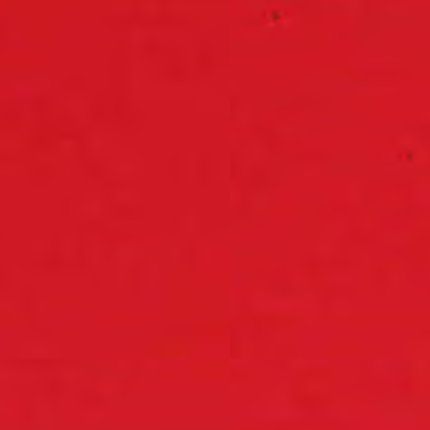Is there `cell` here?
Wrapping results in <instances>:
<instances>
[{
  "instance_id": "277c9868",
  "label": "cell",
  "mask_w": 430,
  "mask_h": 430,
  "mask_svg": "<svg viewBox=\"0 0 430 430\" xmlns=\"http://www.w3.org/2000/svg\"><path fill=\"white\" fill-rule=\"evenodd\" d=\"M77 398H79V402H83L86 405H103L104 403V400L101 398V395L94 393L93 390H83V392H79Z\"/></svg>"
},
{
  "instance_id": "9c48e42d",
  "label": "cell",
  "mask_w": 430,
  "mask_h": 430,
  "mask_svg": "<svg viewBox=\"0 0 430 430\" xmlns=\"http://www.w3.org/2000/svg\"><path fill=\"white\" fill-rule=\"evenodd\" d=\"M194 254H195V244L194 242H187L185 244V251H183V261H185L187 265L194 264Z\"/></svg>"
},
{
  "instance_id": "30bf717a",
  "label": "cell",
  "mask_w": 430,
  "mask_h": 430,
  "mask_svg": "<svg viewBox=\"0 0 430 430\" xmlns=\"http://www.w3.org/2000/svg\"><path fill=\"white\" fill-rule=\"evenodd\" d=\"M170 77H175V79H183L185 77V72L180 69V66H171V69L168 71Z\"/></svg>"
},
{
  "instance_id": "8fae6325",
  "label": "cell",
  "mask_w": 430,
  "mask_h": 430,
  "mask_svg": "<svg viewBox=\"0 0 430 430\" xmlns=\"http://www.w3.org/2000/svg\"><path fill=\"white\" fill-rule=\"evenodd\" d=\"M61 210H63V214H64V217H69L71 215V210H69V198H64L63 202H61Z\"/></svg>"
},
{
  "instance_id": "7c38bea8",
  "label": "cell",
  "mask_w": 430,
  "mask_h": 430,
  "mask_svg": "<svg viewBox=\"0 0 430 430\" xmlns=\"http://www.w3.org/2000/svg\"><path fill=\"white\" fill-rule=\"evenodd\" d=\"M145 51L148 52L150 56H155L158 52V47H157V44H155V42H150V46H146Z\"/></svg>"
},
{
  "instance_id": "3957f363",
  "label": "cell",
  "mask_w": 430,
  "mask_h": 430,
  "mask_svg": "<svg viewBox=\"0 0 430 430\" xmlns=\"http://www.w3.org/2000/svg\"><path fill=\"white\" fill-rule=\"evenodd\" d=\"M197 67H198V72H208L212 67V49L208 44H203L198 49V54H197Z\"/></svg>"
},
{
  "instance_id": "6da1fadb",
  "label": "cell",
  "mask_w": 430,
  "mask_h": 430,
  "mask_svg": "<svg viewBox=\"0 0 430 430\" xmlns=\"http://www.w3.org/2000/svg\"><path fill=\"white\" fill-rule=\"evenodd\" d=\"M210 158H208V153L203 151L200 155V170H198V182H200V188H208L210 187Z\"/></svg>"
},
{
  "instance_id": "ba28073f",
  "label": "cell",
  "mask_w": 430,
  "mask_h": 430,
  "mask_svg": "<svg viewBox=\"0 0 430 430\" xmlns=\"http://www.w3.org/2000/svg\"><path fill=\"white\" fill-rule=\"evenodd\" d=\"M32 109L37 114H44L49 109V99L47 98H37V99L32 103Z\"/></svg>"
},
{
  "instance_id": "7a4b0ae2",
  "label": "cell",
  "mask_w": 430,
  "mask_h": 430,
  "mask_svg": "<svg viewBox=\"0 0 430 430\" xmlns=\"http://www.w3.org/2000/svg\"><path fill=\"white\" fill-rule=\"evenodd\" d=\"M44 390H46V393L52 402H59L66 392V387L59 378H49L46 385H44Z\"/></svg>"
},
{
  "instance_id": "5b68a950",
  "label": "cell",
  "mask_w": 430,
  "mask_h": 430,
  "mask_svg": "<svg viewBox=\"0 0 430 430\" xmlns=\"http://www.w3.org/2000/svg\"><path fill=\"white\" fill-rule=\"evenodd\" d=\"M20 301H22V311L24 313H31L32 306H34V291L32 288H26L22 291V296H20Z\"/></svg>"
},
{
  "instance_id": "52a82bcc",
  "label": "cell",
  "mask_w": 430,
  "mask_h": 430,
  "mask_svg": "<svg viewBox=\"0 0 430 430\" xmlns=\"http://www.w3.org/2000/svg\"><path fill=\"white\" fill-rule=\"evenodd\" d=\"M131 288H133V294L134 296H140L141 294V271L138 267H134L133 276H131Z\"/></svg>"
},
{
  "instance_id": "8992f818",
  "label": "cell",
  "mask_w": 430,
  "mask_h": 430,
  "mask_svg": "<svg viewBox=\"0 0 430 430\" xmlns=\"http://www.w3.org/2000/svg\"><path fill=\"white\" fill-rule=\"evenodd\" d=\"M40 267L46 269V271H59V269H63V261L52 254V256H49L47 259L40 264Z\"/></svg>"
}]
</instances>
